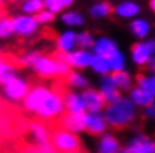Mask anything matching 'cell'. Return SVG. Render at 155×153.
<instances>
[{
	"label": "cell",
	"instance_id": "1",
	"mask_svg": "<svg viewBox=\"0 0 155 153\" xmlns=\"http://www.w3.org/2000/svg\"><path fill=\"white\" fill-rule=\"evenodd\" d=\"M103 113L110 126L124 128L136 119L137 106L130 100V97H121L119 100H116L114 103L106 104Z\"/></svg>",
	"mask_w": 155,
	"mask_h": 153
},
{
	"label": "cell",
	"instance_id": "2",
	"mask_svg": "<svg viewBox=\"0 0 155 153\" xmlns=\"http://www.w3.org/2000/svg\"><path fill=\"white\" fill-rule=\"evenodd\" d=\"M66 112L64 107V95L60 91H54L51 89L49 94L45 97V100L40 103L38 110L35 112V115L42 120H52L61 117Z\"/></svg>",
	"mask_w": 155,
	"mask_h": 153
},
{
	"label": "cell",
	"instance_id": "3",
	"mask_svg": "<svg viewBox=\"0 0 155 153\" xmlns=\"http://www.w3.org/2000/svg\"><path fill=\"white\" fill-rule=\"evenodd\" d=\"M30 91V83L21 76H17L2 85V95L9 103H22Z\"/></svg>",
	"mask_w": 155,
	"mask_h": 153
},
{
	"label": "cell",
	"instance_id": "4",
	"mask_svg": "<svg viewBox=\"0 0 155 153\" xmlns=\"http://www.w3.org/2000/svg\"><path fill=\"white\" fill-rule=\"evenodd\" d=\"M51 144L54 146V149L57 152L66 153L72 152V150H78L81 141H79L78 134H73L64 128H58L51 135Z\"/></svg>",
	"mask_w": 155,
	"mask_h": 153
},
{
	"label": "cell",
	"instance_id": "5",
	"mask_svg": "<svg viewBox=\"0 0 155 153\" xmlns=\"http://www.w3.org/2000/svg\"><path fill=\"white\" fill-rule=\"evenodd\" d=\"M12 22H14V34L22 39L35 36L40 25L35 15H27V14H18L12 17Z\"/></svg>",
	"mask_w": 155,
	"mask_h": 153
},
{
	"label": "cell",
	"instance_id": "6",
	"mask_svg": "<svg viewBox=\"0 0 155 153\" xmlns=\"http://www.w3.org/2000/svg\"><path fill=\"white\" fill-rule=\"evenodd\" d=\"M155 55L154 52V45L152 40H143V42H137L131 46L130 51V58L137 67H146L149 59Z\"/></svg>",
	"mask_w": 155,
	"mask_h": 153
},
{
	"label": "cell",
	"instance_id": "7",
	"mask_svg": "<svg viewBox=\"0 0 155 153\" xmlns=\"http://www.w3.org/2000/svg\"><path fill=\"white\" fill-rule=\"evenodd\" d=\"M93 51L90 49H81L76 48L75 51L69 52V54H63V57L66 59V62L69 64L70 69H75V70H82V69H87L91 65V61H93Z\"/></svg>",
	"mask_w": 155,
	"mask_h": 153
},
{
	"label": "cell",
	"instance_id": "8",
	"mask_svg": "<svg viewBox=\"0 0 155 153\" xmlns=\"http://www.w3.org/2000/svg\"><path fill=\"white\" fill-rule=\"evenodd\" d=\"M49 91H51V88H48V86H45V85H36V86L30 88L27 97H25L24 101H22L24 109H25L27 112H30V113L35 115V112L38 110L40 103L45 100V97L49 94Z\"/></svg>",
	"mask_w": 155,
	"mask_h": 153
},
{
	"label": "cell",
	"instance_id": "9",
	"mask_svg": "<svg viewBox=\"0 0 155 153\" xmlns=\"http://www.w3.org/2000/svg\"><path fill=\"white\" fill-rule=\"evenodd\" d=\"M109 123L103 112H87L85 119V131L91 135H101L106 132Z\"/></svg>",
	"mask_w": 155,
	"mask_h": 153
},
{
	"label": "cell",
	"instance_id": "10",
	"mask_svg": "<svg viewBox=\"0 0 155 153\" xmlns=\"http://www.w3.org/2000/svg\"><path fill=\"white\" fill-rule=\"evenodd\" d=\"M33 70L40 77L51 79L54 76H58V62L57 57H48V55H40L33 67Z\"/></svg>",
	"mask_w": 155,
	"mask_h": 153
},
{
	"label": "cell",
	"instance_id": "11",
	"mask_svg": "<svg viewBox=\"0 0 155 153\" xmlns=\"http://www.w3.org/2000/svg\"><path fill=\"white\" fill-rule=\"evenodd\" d=\"M131 153H155V140L145 134L131 137L125 146Z\"/></svg>",
	"mask_w": 155,
	"mask_h": 153
},
{
	"label": "cell",
	"instance_id": "12",
	"mask_svg": "<svg viewBox=\"0 0 155 153\" xmlns=\"http://www.w3.org/2000/svg\"><path fill=\"white\" fill-rule=\"evenodd\" d=\"M85 119L87 113H66L61 116V128L73 134H81L85 131Z\"/></svg>",
	"mask_w": 155,
	"mask_h": 153
},
{
	"label": "cell",
	"instance_id": "13",
	"mask_svg": "<svg viewBox=\"0 0 155 153\" xmlns=\"http://www.w3.org/2000/svg\"><path fill=\"white\" fill-rule=\"evenodd\" d=\"M64 107L67 113H87L84 94L78 91H69L64 94Z\"/></svg>",
	"mask_w": 155,
	"mask_h": 153
},
{
	"label": "cell",
	"instance_id": "14",
	"mask_svg": "<svg viewBox=\"0 0 155 153\" xmlns=\"http://www.w3.org/2000/svg\"><path fill=\"white\" fill-rule=\"evenodd\" d=\"M82 94H84V100H85L87 112H103L104 110L107 103L98 89L87 88V89H84Z\"/></svg>",
	"mask_w": 155,
	"mask_h": 153
},
{
	"label": "cell",
	"instance_id": "15",
	"mask_svg": "<svg viewBox=\"0 0 155 153\" xmlns=\"http://www.w3.org/2000/svg\"><path fill=\"white\" fill-rule=\"evenodd\" d=\"M98 91L101 92L103 98L106 100V103H114L116 100L121 98V91L116 88V85L114 83V79L112 75H106V76H101L100 79V88Z\"/></svg>",
	"mask_w": 155,
	"mask_h": 153
},
{
	"label": "cell",
	"instance_id": "16",
	"mask_svg": "<svg viewBox=\"0 0 155 153\" xmlns=\"http://www.w3.org/2000/svg\"><path fill=\"white\" fill-rule=\"evenodd\" d=\"M140 5L134 0H122L115 6L114 12L118 18L122 19H134L140 14Z\"/></svg>",
	"mask_w": 155,
	"mask_h": 153
},
{
	"label": "cell",
	"instance_id": "17",
	"mask_svg": "<svg viewBox=\"0 0 155 153\" xmlns=\"http://www.w3.org/2000/svg\"><path fill=\"white\" fill-rule=\"evenodd\" d=\"M78 33L73 30H64L57 37V49L61 54H69L78 48Z\"/></svg>",
	"mask_w": 155,
	"mask_h": 153
},
{
	"label": "cell",
	"instance_id": "18",
	"mask_svg": "<svg viewBox=\"0 0 155 153\" xmlns=\"http://www.w3.org/2000/svg\"><path fill=\"white\" fill-rule=\"evenodd\" d=\"M121 149H122L121 143L118 141V138L115 135L104 132V134L100 135V138L97 141L96 152L97 153H119Z\"/></svg>",
	"mask_w": 155,
	"mask_h": 153
},
{
	"label": "cell",
	"instance_id": "19",
	"mask_svg": "<svg viewBox=\"0 0 155 153\" xmlns=\"http://www.w3.org/2000/svg\"><path fill=\"white\" fill-rule=\"evenodd\" d=\"M128 97L137 107H143V109L151 106L152 103H155V95H152L148 89H145V88H142L139 85L133 86L128 91Z\"/></svg>",
	"mask_w": 155,
	"mask_h": 153
},
{
	"label": "cell",
	"instance_id": "20",
	"mask_svg": "<svg viewBox=\"0 0 155 153\" xmlns=\"http://www.w3.org/2000/svg\"><path fill=\"white\" fill-rule=\"evenodd\" d=\"M115 49H118V45L112 37H107V36H100L94 40V45H93V54L94 55H100V57L107 58Z\"/></svg>",
	"mask_w": 155,
	"mask_h": 153
},
{
	"label": "cell",
	"instance_id": "21",
	"mask_svg": "<svg viewBox=\"0 0 155 153\" xmlns=\"http://www.w3.org/2000/svg\"><path fill=\"white\" fill-rule=\"evenodd\" d=\"M30 134H31V138H33V141L36 143L38 147H43V146L51 143V135H49L48 128L40 122L30 123Z\"/></svg>",
	"mask_w": 155,
	"mask_h": 153
},
{
	"label": "cell",
	"instance_id": "22",
	"mask_svg": "<svg viewBox=\"0 0 155 153\" xmlns=\"http://www.w3.org/2000/svg\"><path fill=\"white\" fill-rule=\"evenodd\" d=\"M130 33L136 39H143L148 37V34L151 33V22L145 18H134L130 22Z\"/></svg>",
	"mask_w": 155,
	"mask_h": 153
},
{
	"label": "cell",
	"instance_id": "23",
	"mask_svg": "<svg viewBox=\"0 0 155 153\" xmlns=\"http://www.w3.org/2000/svg\"><path fill=\"white\" fill-rule=\"evenodd\" d=\"M114 83L116 85V88L119 91H130L133 88V77L127 70H121V72H115L110 73Z\"/></svg>",
	"mask_w": 155,
	"mask_h": 153
},
{
	"label": "cell",
	"instance_id": "24",
	"mask_svg": "<svg viewBox=\"0 0 155 153\" xmlns=\"http://www.w3.org/2000/svg\"><path fill=\"white\" fill-rule=\"evenodd\" d=\"M61 22L69 28H78L84 24V15L78 11H63L61 14Z\"/></svg>",
	"mask_w": 155,
	"mask_h": 153
},
{
	"label": "cell",
	"instance_id": "25",
	"mask_svg": "<svg viewBox=\"0 0 155 153\" xmlns=\"http://www.w3.org/2000/svg\"><path fill=\"white\" fill-rule=\"evenodd\" d=\"M110 14H112V6H110L109 2H104V0L96 2L90 8V15L94 19H103L106 17H109Z\"/></svg>",
	"mask_w": 155,
	"mask_h": 153
},
{
	"label": "cell",
	"instance_id": "26",
	"mask_svg": "<svg viewBox=\"0 0 155 153\" xmlns=\"http://www.w3.org/2000/svg\"><path fill=\"white\" fill-rule=\"evenodd\" d=\"M107 61H109V65H110V70L112 73L115 72H121V70H125V62H127V58L124 55V52L118 48L115 49L109 57H107Z\"/></svg>",
	"mask_w": 155,
	"mask_h": 153
},
{
	"label": "cell",
	"instance_id": "27",
	"mask_svg": "<svg viewBox=\"0 0 155 153\" xmlns=\"http://www.w3.org/2000/svg\"><path fill=\"white\" fill-rule=\"evenodd\" d=\"M91 70L100 75V76H106V75H110L112 70H110V65H109V61L107 58L100 57V55H93V61H91Z\"/></svg>",
	"mask_w": 155,
	"mask_h": 153
},
{
	"label": "cell",
	"instance_id": "28",
	"mask_svg": "<svg viewBox=\"0 0 155 153\" xmlns=\"http://www.w3.org/2000/svg\"><path fill=\"white\" fill-rule=\"evenodd\" d=\"M64 79H66V83L73 89H87L88 88V79L82 73H79L78 70L76 72H70Z\"/></svg>",
	"mask_w": 155,
	"mask_h": 153
},
{
	"label": "cell",
	"instance_id": "29",
	"mask_svg": "<svg viewBox=\"0 0 155 153\" xmlns=\"http://www.w3.org/2000/svg\"><path fill=\"white\" fill-rule=\"evenodd\" d=\"M42 9H45L43 0H22L19 5L21 14H27V15H38Z\"/></svg>",
	"mask_w": 155,
	"mask_h": 153
},
{
	"label": "cell",
	"instance_id": "30",
	"mask_svg": "<svg viewBox=\"0 0 155 153\" xmlns=\"http://www.w3.org/2000/svg\"><path fill=\"white\" fill-rule=\"evenodd\" d=\"M17 76H19L17 65L11 61H5L3 65L0 67V85H5L6 82H9L11 79Z\"/></svg>",
	"mask_w": 155,
	"mask_h": 153
},
{
	"label": "cell",
	"instance_id": "31",
	"mask_svg": "<svg viewBox=\"0 0 155 153\" xmlns=\"http://www.w3.org/2000/svg\"><path fill=\"white\" fill-rule=\"evenodd\" d=\"M39 57H40V54L36 52V51H25V52H22L18 57V62L22 67H30V69H33Z\"/></svg>",
	"mask_w": 155,
	"mask_h": 153
},
{
	"label": "cell",
	"instance_id": "32",
	"mask_svg": "<svg viewBox=\"0 0 155 153\" xmlns=\"http://www.w3.org/2000/svg\"><path fill=\"white\" fill-rule=\"evenodd\" d=\"M14 36V22L9 17H0V39H9Z\"/></svg>",
	"mask_w": 155,
	"mask_h": 153
},
{
	"label": "cell",
	"instance_id": "33",
	"mask_svg": "<svg viewBox=\"0 0 155 153\" xmlns=\"http://www.w3.org/2000/svg\"><path fill=\"white\" fill-rule=\"evenodd\" d=\"M137 85L148 89L152 95H155V75H139L137 76Z\"/></svg>",
	"mask_w": 155,
	"mask_h": 153
},
{
	"label": "cell",
	"instance_id": "34",
	"mask_svg": "<svg viewBox=\"0 0 155 153\" xmlns=\"http://www.w3.org/2000/svg\"><path fill=\"white\" fill-rule=\"evenodd\" d=\"M78 48H81V49H93V45H94V40L96 39L93 37V34L91 33H88V31H79L78 33Z\"/></svg>",
	"mask_w": 155,
	"mask_h": 153
},
{
	"label": "cell",
	"instance_id": "35",
	"mask_svg": "<svg viewBox=\"0 0 155 153\" xmlns=\"http://www.w3.org/2000/svg\"><path fill=\"white\" fill-rule=\"evenodd\" d=\"M35 17H36L39 24L43 25V24H51L55 19V14L51 12V11H48V9H42L38 15H35Z\"/></svg>",
	"mask_w": 155,
	"mask_h": 153
},
{
	"label": "cell",
	"instance_id": "36",
	"mask_svg": "<svg viewBox=\"0 0 155 153\" xmlns=\"http://www.w3.org/2000/svg\"><path fill=\"white\" fill-rule=\"evenodd\" d=\"M145 116L151 120H155V103H152L148 107H145Z\"/></svg>",
	"mask_w": 155,
	"mask_h": 153
},
{
	"label": "cell",
	"instance_id": "37",
	"mask_svg": "<svg viewBox=\"0 0 155 153\" xmlns=\"http://www.w3.org/2000/svg\"><path fill=\"white\" fill-rule=\"evenodd\" d=\"M57 150L54 149V146L49 143V144H46V146H43V147H38V150L36 153H55Z\"/></svg>",
	"mask_w": 155,
	"mask_h": 153
},
{
	"label": "cell",
	"instance_id": "38",
	"mask_svg": "<svg viewBox=\"0 0 155 153\" xmlns=\"http://www.w3.org/2000/svg\"><path fill=\"white\" fill-rule=\"evenodd\" d=\"M148 70H149V73H152V75H155V55L151 59H149V62H148Z\"/></svg>",
	"mask_w": 155,
	"mask_h": 153
},
{
	"label": "cell",
	"instance_id": "39",
	"mask_svg": "<svg viewBox=\"0 0 155 153\" xmlns=\"http://www.w3.org/2000/svg\"><path fill=\"white\" fill-rule=\"evenodd\" d=\"M58 2H60V5H61L63 9H67L69 6H72L75 3V0H58Z\"/></svg>",
	"mask_w": 155,
	"mask_h": 153
},
{
	"label": "cell",
	"instance_id": "40",
	"mask_svg": "<svg viewBox=\"0 0 155 153\" xmlns=\"http://www.w3.org/2000/svg\"><path fill=\"white\" fill-rule=\"evenodd\" d=\"M149 8L152 12H155V0H149Z\"/></svg>",
	"mask_w": 155,
	"mask_h": 153
},
{
	"label": "cell",
	"instance_id": "41",
	"mask_svg": "<svg viewBox=\"0 0 155 153\" xmlns=\"http://www.w3.org/2000/svg\"><path fill=\"white\" fill-rule=\"evenodd\" d=\"M5 61H6V59H5V58H3V55L0 54V67L3 65V62H5Z\"/></svg>",
	"mask_w": 155,
	"mask_h": 153
},
{
	"label": "cell",
	"instance_id": "42",
	"mask_svg": "<svg viewBox=\"0 0 155 153\" xmlns=\"http://www.w3.org/2000/svg\"><path fill=\"white\" fill-rule=\"evenodd\" d=\"M119 153H131V152H130L127 147H124V149H121V152H119Z\"/></svg>",
	"mask_w": 155,
	"mask_h": 153
},
{
	"label": "cell",
	"instance_id": "43",
	"mask_svg": "<svg viewBox=\"0 0 155 153\" xmlns=\"http://www.w3.org/2000/svg\"><path fill=\"white\" fill-rule=\"evenodd\" d=\"M66 153H84V152H81V150L78 149V150H72V152H66Z\"/></svg>",
	"mask_w": 155,
	"mask_h": 153
},
{
	"label": "cell",
	"instance_id": "44",
	"mask_svg": "<svg viewBox=\"0 0 155 153\" xmlns=\"http://www.w3.org/2000/svg\"><path fill=\"white\" fill-rule=\"evenodd\" d=\"M152 45H154V52H155V40H152Z\"/></svg>",
	"mask_w": 155,
	"mask_h": 153
},
{
	"label": "cell",
	"instance_id": "45",
	"mask_svg": "<svg viewBox=\"0 0 155 153\" xmlns=\"http://www.w3.org/2000/svg\"><path fill=\"white\" fill-rule=\"evenodd\" d=\"M2 2H3V0H0V3H2Z\"/></svg>",
	"mask_w": 155,
	"mask_h": 153
}]
</instances>
